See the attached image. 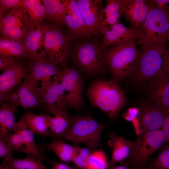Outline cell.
I'll return each mask as SVG.
<instances>
[{
    "label": "cell",
    "mask_w": 169,
    "mask_h": 169,
    "mask_svg": "<svg viewBox=\"0 0 169 169\" xmlns=\"http://www.w3.org/2000/svg\"><path fill=\"white\" fill-rule=\"evenodd\" d=\"M163 69L165 74H169V46L164 53Z\"/></svg>",
    "instance_id": "42"
},
{
    "label": "cell",
    "mask_w": 169,
    "mask_h": 169,
    "mask_svg": "<svg viewBox=\"0 0 169 169\" xmlns=\"http://www.w3.org/2000/svg\"><path fill=\"white\" fill-rule=\"evenodd\" d=\"M10 132L7 138V143L13 151H17L26 154V149L22 137L18 132Z\"/></svg>",
    "instance_id": "34"
},
{
    "label": "cell",
    "mask_w": 169,
    "mask_h": 169,
    "mask_svg": "<svg viewBox=\"0 0 169 169\" xmlns=\"http://www.w3.org/2000/svg\"><path fill=\"white\" fill-rule=\"evenodd\" d=\"M23 8L35 26L41 24L45 18V9L42 0H24Z\"/></svg>",
    "instance_id": "30"
},
{
    "label": "cell",
    "mask_w": 169,
    "mask_h": 169,
    "mask_svg": "<svg viewBox=\"0 0 169 169\" xmlns=\"http://www.w3.org/2000/svg\"><path fill=\"white\" fill-rule=\"evenodd\" d=\"M43 146L49 150L53 151L61 161L66 163L72 162L73 157L78 147L60 140L54 141L44 144Z\"/></svg>",
    "instance_id": "29"
},
{
    "label": "cell",
    "mask_w": 169,
    "mask_h": 169,
    "mask_svg": "<svg viewBox=\"0 0 169 169\" xmlns=\"http://www.w3.org/2000/svg\"><path fill=\"white\" fill-rule=\"evenodd\" d=\"M52 169H78L71 166L66 163L60 162L55 163L52 167Z\"/></svg>",
    "instance_id": "44"
},
{
    "label": "cell",
    "mask_w": 169,
    "mask_h": 169,
    "mask_svg": "<svg viewBox=\"0 0 169 169\" xmlns=\"http://www.w3.org/2000/svg\"><path fill=\"white\" fill-rule=\"evenodd\" d=\"M0 57L28 59V54L22 42L1 37L0 38Z\"/></svg>",
    "instance_id": "27"
},
{
    "label": "cell",
    "mask_w": 169,
    "mask_h": 169,
    "mask_svg": "<svg viewBox=\"0 0 169 169\" xmlns=\"http://www.w3.org/2000/svg\"><path fill=\"white\" fill-rule=\"evenodd\" d=\"M44 46L48 59L64 68L70 54L74 39L62 28L46 23L44 35Z\"/></svg>",
    "instance_id": "6"
},
{
    "label": "cell",
    "mask_w": 169,
    "mask_h": 169,
    "mask_svg": "<svg viewBox=\"0 0 169 169\" xmlns=\"http://www.w3.org/2000/svg\"><path fill=\"white\" fill-rule=\"evenodd\" d=\"M141 46L136 63L128 77L138 85L165 74L163 69L166 49L164 45L147 44Z\"/></svg>",
    "instance_id": "3"
},
{
    "label": "cell",
    "mask_w": 169,
    "mask_h": 169,
    "mask_svg": "<svg viewBox=\"0 0 169 169\" xmlns=\"http://www.w3.org/2000/svg\"><path fill=\"white\" fill-rule=\"evenodd\" d=\"M139 109L141 132L162 128L168 109L161 108L151 101L143 103Z\"/></svg>",
    "instance_id": "14"
},
{
    "label": "cell",
    "mask_w": 169,
    "mask_h": 169,
    "mask_svg": "<svg viewBox=\"0 0 169 169\" xmlns=\"http://www.w3.org/2000/svg\"><path fill=\"white\" fill-rule=\"evenodd\" d=\"M50 116L36 114L30 112L25 113L19 120L22 124L34 134L46 137L52 136L49 128Z\"/></svg>",
    "instance_id": "22"
},
{
    "label": "cell",
    "mask_w": 169,
    "mask_h": 169,
    "mask_svg": "<svg viewBox=\"0 0 169 169\" xmlns=\"http://www.w3.org/2000/svg\"><path fill=\"white\" fill-rule=\"evenodd\" d=\"M100 44L102 50L107 47L131 40L137 41L143 35L140 28L126 27L120 23L112 26L104 34Z\"/></svg>",
    "instance_id": "16"
},
{
    "label": "cell",
    "mask_w": 169,
    "mask_h": 169,
    "mask_svg": "<svg viewBox=\"0 0 169 169\" xmlns=\"http://www.w3.org/2000/svg\"><path fill=\"white\" fill-rule=\"evenodd\" d=\"M0 169H12L3 164L0 165Z\"/></svg>",
    "instance_id": "46"
},
{
    "label": "cell",
    "mask_w": 169,
    "mask_h": 169,
    "mask_svg": "<svg viewBox=\"0 0 169 169\" xmlns=\"http://www.w3.org/2000/svg\"><path fill=\"white\" fill-rule=\"evenodd\" d=\"M108 136L110 138L108 146L113 149L111 159L108 163L109 166H112L129 156L133 141L118 136L113 131L110 132Z\"/></svg>",
    "instance_id": "23"
},
{
    "label": "cell",
    "mask_w": 169,
    "mask_h": 169,
    "mask_svg": "<svg viewBox=\"0 0 169 169\" xmlns=\"http://www.w3.org/2000/svg\"><path fill=\"white\" fill-rule=\"evenodd\" d=\"M59 83L63 86L68 108L79 111L83 105L84 81L80 71L74 67L64 68L59 76Z\"/></svg>",
    "instance_id": "10"
},
{
    "label": "cell",
    "mask_w": 169,
    "mask_h": 169,
    "mask_svg": "<svg viewBox=\"0 0 169 169\" xmlns=\"http://www.w3.org/2000/svg\"><path fill=\"white\" fill-rule=\"evenodd\" d=\"M27 69L21 61L8 68L0 75V101L5 102L6 95L27 75Z\"/></svg>",
    "instance_id": "19"
},
{
    "label": "cell",
    "mask_w": 169,
    "mask_h": 169,
    "mask_svg": "<svg viewBox=\"0 0 169 169\" xmlns=\"http://www.w3.org/2000/svg\"><path fill=\"white\" fill-rule=\"evenodd\" d=\"M18 89L20 99L19 105L23 108L32 110L42 104L40 84L29 74Z\"/></svg>",
    "instance_id": "20"
},
{
    "label": "cell",
    "mask_w": 169,
    "mask_h": 169,
    "mask_svg": "<svg viewBox=\"0 0 169 169\" xmlns=\"http://www.w3.org/2000/svg\"><path fill=\"white\" fill-rule=\"evenodd\" d=\"M162 129L166 135L167 141H169V108L167 110V113Z\"/></svg>",
    "instance_id": "43"
},
{
    "label": "cell",
    "mask_w": 169,
    "mask_h": 169,
    "mask_svg": "<svg viewBox=\"0 0 169 169\" xmlns=\"http://www.w3.org/2000/svg\"><path fill=\"white\" fill-rule=\"evenodd\" d=\"M87 95L92 105L105 112L111 119L116 116L125 102L124 91L112 80H95L88 89Z\"/></svg>",
    "instance_id": "2"
},
{
    "label": "cell",
    "mask_w": 169,
    "mask_h": 169,
    "mask_svg": "<svg viewBox=\"0 0 169 169\" xmlns=\"http://www.w3.org/2000/svg\"><path fill=\"white\" fill-rule=\"evenodd\" d=\"M148 3L151 5L156 7L160 8L166 9L169 6V0H147Z\"/></svg>",
    "instance_id": "41"
},
{
    "label": "cell",
    "mask_w": 169,
    "mask_h": 169,
    "mask_svg": "<svg viewBox=\"0 0 169 169\" xmlns=\"http://www.w3.org/2000/svg\"><path fill=\"white\" fill-rule=\"evenodd\" d=\"M77 151L74 155L72 161L78 169H87V160L86 158L79 154Z\"/></svg>",
    "instance_id": "37"
},
{
    "label": "cell",
    "mask_w": 169,
    "mask_h": 169,
    "mask_svg": "<svg viewBox=\"0 0 169 169\" xmlns=\"http://www.w3.org/2000/svg\"><path fill=\"white\" fill-rule=\"evenodd\" d=\"M168 14H169V8H168ZM167 39L168 42L169 43V30L168 31V32L167 34Z\"/></svg>",
    "instance_id": "47"
},
{
    "label": "cell",
    "mask_w": 169,
    "mask_h": 169,
    "mask_svg": "<svg viewBox=\"0 0 169 169\" xmlns=\"http://www.w3.org/2000/svg\"><path fill=\"white\" fill-rule=\"evenodd\" d=\"M119 12L128 20L131 27L139 28L148 13L150 6L147 0H120Z\"/></svg>",
    "instance_id": "17"
},
{
    "label": "cell",
    "mask_w": 169,
    "mask_h": 169,
    "mask_svg": "<svg viewBox=\"0 0 169 169\" xmlns=\"http://www.w3.org/2000/svg\"><path fill=\"white\" fill-rule=\"evenodd\" d=\"M71 118L70 125L64 139L84 144L90 150L101 147V136L106 125L97 121L89 114Z\"/></svg>",
    "instance_id": "5"
},
{
    "label": "cell",
    "mask_w": 169,
    "mask_h": 169,
    "mask_svg": "<svg viewBox=\"0 0 169 169\" xmlns=\"http://www.w3.org/2000/svg\"><path fill=\"white\" fill-rule=\"evenodd\" d=\"M148 169L145 168H143V169Z\"/></svg>",
    "instance_id": "49"
},
{
    "label": "cell",
    "mask_w": 169,
    "mask_h": 169,
    "mask_svg": "<svg viewBox=\"0 0 169 169\" xmlns=\"http://www.w3.org/2000/svg\"><path fill=\"white\" fill-rule=\"evenodd\" d=\"M120 8V0H107L104 8L105 15L119 12Z\"/></svg>",
    "instance_id": "36"
},
{
    "label": "cell",
    "mask_w": 169,
    "mask_h": 169,
    "mask_svg": "<svg viewBox=\"0 0 169 169\" xmlns=\"http://www.w3.org/2000/svg\"><path fill=\"white\" fill-rule=\"evenodd\" d=\"M79 39L70 54L78 70L89 76L104 74L109 69L98 39Z\"/></svg>",
    "instance_id": "1"
},
{
    "label": "cell",
    "mask_w": 169,
    "mask_h": 169,
    "mask_svg": "<svg viewBox=\"0 0 169 169\" xmlns=\"http://www.w3.org/2000/svg\"><path fill=\"white\" fill-rule=\"evenodd\" d=\"M22 59L13 57L0 58V70L3 71L8 68L21 61Z\"/></svg>",
    "instance_id": "40"
},
{
    "label": "cell",
    "mask_w": 169,
    "mask_h": 169,
    "mask_svg": "<svg viewBox=\"0 0 169 169\" xmlns=\"http://www.w3.org/2000/svg\"><path fill=\"white\" fill-rule=\"evenodd\" d=\"M25 66L27 72H29V75L38 81L52 76L54 78L58 76L63 70L59 65L50 60L47 56L28 61Z\"/></svg>",
    "instance_id": "21"
},
{
    "label": "cell",
    "mask_w": 169,
    "mask_h": 169,
    "mask_svg": "<svg viewBox=\"0 0 169 169\" xmlns=\"http://www.w3.org/2000/svg\"><path fill=\"white\" fill-rule=\"evenodd\" d=\"M13 131L18 132L22 136L26 147L27 156L42 161L47 158L41 154L34 139V134L26 128L19 120L16 122Z\"/></svg>",
    "instance_id": "26"
},
{
    "label": "cell",
    "mask_w": 169,
    "mask_h": 169,
    "mask_svg": "<svg viewBox=\"0 0 169 169\" xmlns=\"http://www.w3.org/2000/svg\"><path fill=\"white\" fill-rule=\"evenodd\" d=\"M149 5L148 14L140 27L143 35L136 43L164 45L169 30V7L165 9Z\"/></svg>",
    "instance_id": "7"
},
{
    "label": "cell",
    "mask_w": 169,
    "mask_h": 169,
    "mask_svg": "<svg viewBox=\"0 0 169 169\" xmlns=\"http://www.w3.org/2000/svg\"><path fill=\"white\" fill-rule=\"evenodd\" d=\"M87 30L93 38L98 39L105 17L101 0H76Z\"/></svg>",
    "instance_id": "11"
},
{
    "label": "cell",
    "mask_w": 169,
    "mask_h": 169,
    "mask_svg": "<svg viewBox=\"0 0 169 169\" xmlns=\"http://www.w3.org/2000/svg\"><path fill=\"white\" fill-rule=\"evenodd\" d=\"M35 26L23 8L13 9L0 20V37L22 42L28 31Z\"/></svg>",
    "instance_id": "9"
},
{
    "label": "cell",
    "mask_w": 169,
    "mask_h": 169,
    "mask_svg": "<svg viewBox=\"0 0 169 169\" xmlns=\"http://www.w3.org/2000/svg\"><path fill=\"white\" fill-rule=\"evenodd\" d=\"M138 86L151 101L163 109L169 108V74Z\"/></svg>",
    "instance_id": "15"
},
{
    "label": "cell",
    "mask_w": 169,
    "mask_h": 169,
    "mask_svg": "<svg viewBox=\"0 0 169 169\" xmlns=\"http://www.w3.org/2000/svg\"><path fill=\"white\" fill-rule=\"evenodd\" d=\"M46 23L37 25L32 28L22 42L28 54V61L47 56L44 46V38Z\"/></svg>",
    "instance_id": "18"
},
{
    "label": "cell",
    "mask_w": 169,
    "mask_h": 169,
    "mask_svg": "<svg viewBox=\"0 0 169 169\" xmlns=\"http://www.w3.org/2000/svg\"><path fill=\"white\" fill-rule=\"evenodd\" d=\"M114 169H129L125 166H120L112 167Z\"/></svg>",
    "instance_id": "45"
},
{
    "label": "cell",
    "mask_w": 169,
    "mask_h": 169,
    "mask_svg": "<svg viewBox=\"0 0 169 169\" xmlns=\"http://www.w3.org/2000/svg\"><path fill=\"white\" fill-rule=\"evenodd\" d=\"M161 147L152 165L153 169H169V141L166 142Z\"/></svg>",
    "instance_id": "33"
},
{
    "label": "cell",
    "mask_w": 169,
    "mask_h": 169,
    "mask_svg": "<svg viewBox=\"0 0 169 169\" xmlns=\"http://www.w3.org/2000/svg\"><path fill=\"white\" fill-rule=\"evenodd\" d=\"M13 151L7 143L0 140V157L3 160H6L12 157Z\"/></svg>",
    "instance_id": "39"
},
{
    "label": "cell",
    "mask_w": 169,
    "mask_h": 169,
    "mask_svg": "<svg viewBox=\"0 0 169 169\" xmlns=\"http://www.w3.org/2000/svg\"><path fill=\"white\" fill-rule=\"evenodd\" d=\"M16 107L6 102L3 103L0 108V137L7 138L11 131H13L16 122L14 111Z\"/></svg>",
    "instance_id": "28"
},
{
    "label": "cell",
    "mask_w": 169,
    "mask_h": 169,
    "mask_svg": "<svg viewBox=\"0 0 169 169\" xmlns=\"http://www.w3.org/2000/svg\"><path fill=\"white\" fill-rule=\"evenodd\" d=\"M167 141L166 135L162 128L141 132L133 141L129 156L131 161L136 166L142 165Z\"/></svg>",
    "instance_id": "8"
},
{
    "label": "cell",
    "mask_w": 169,
    "mask_h": 169,
    "mask_svg": "<svg viewBox=\"0 0 169 169\" xmlns=\"http://www.w3.org/2000/svg\"><path fill=\"white\" fill-rule=\"evenodd\" d=\"M3 164L12 169H47L41 161L28 156L19 159L12 157L3 160Z\"/></svg>",
    "instance_id": "31"
},
{
    "label": "cell",
    "mask_w": 169,
    "mask_h": 169,
    "mask_svg": "<svg viewBox=\"0 0 169 169\" xmlns=\"http://www.w3.org/2000/svg\"><path fill=\"white\" fill-rule=\"evenodd\" d=\"M45 18L49 23L60 27L65 25L66 11L62 0H43Z\"/></svg>",
    "instance_id": "25"
},
{
    "label": "cell",
    "mask_w": 169,
    "mask_h": 169,
    "mask_svg": "<svg viewBox=\"0 0 169 169\" xmlns=\"http://www.w3.org/2000/svg\"><path fill=\"white\" fill-rule=\"evenodd\" d=\"M20 100L18 89L17 88L7 94L5 98V102L16 107L19 105Z\"/></svg>",
    "instance_id": "38"
},
{
    "label": "cell",
    "mask_w": 169,
    "mask_h": 169,
    "mask_svg": "<svg viewBox=\"0 0 169 169\" xmlns=\"http://www.w3.org/2000/svg\"><path fill=\"white\" fill-rule=\"evenodd\" d=\"M46 110L53 114L50 117L49 128L52 136L55 139L63 138L67 134L70 125L71 120L68 116L67 112L59 111L53 107H49Z\"/></svg>",
    "instance_id": "24"
},
{
    "label": "cell",
    "mask_w": 169,
    "mask_h": 169,
    "mask_svg": "<svg viewBox=\"0 0 169 169\" xmlns=\"http://www.w3.org/2000/svg\"><path fill=\"white\" fill-rule=\"evenodd\" d=\"M135 40H131L107 48L104 51L112 81L117 83L128 78L135 66L139 50Z\"/></svg>",
    "instance_id": "4"
},
{
    "label": "cell",
    "mask_w": 169,
    "mask_h": 169,
    "mask_svg": "<svg viewBox=\"0 0 169 169\" xmlns=\"http://www.w3.org/2000/svg\"><path fill=\"white\" fill-rule=\"evenodd\" d=\"M110 169H114L112 167L110 168Z\"/></svg>",
    "instance_id": "48"
},
{
    "label": "cell",
    "mask_w": 169,
    "mask_h": 169,
    "mask_svg": "<svg viewBox=\"0 0 169 169\" xmlns=\"http://www.w3.org/2000/svg\"><path fill=\"white\" fill-rule=\"evenodd\" d=\"M24 0H0V12L5 14L13 9L22 8Z\"/></svg>",
    "instance_id": "35"
},
{
    "label": "cell",
    "mask_w": 169,
    "mask_h": 169,
    "mask_svg": "<svg viewBox=\"0 0 169 169\" xmlns=\"http://www.w3.org/2000/svg\"><path fill=\"white\" fill-rule=\"evenodd\" d=\"M66 15L67 33L74 39L93 38L88 33L76 0H62Z\"/></svg>",
    "instance_id": "13"
},
{
    "label": "cell",
    "mask_w": 169,
    "mask_h": 169,
    "mask_svg": "<svg viewBox=\"0 0 169 169\" xmlns=\"http://www.w3.org/2000/svg\"><path fill=\"white\" fill-rule=\"evenodd\" d=\"M51 80L50 77L44 78L40 84L42 106L53 107L59 111L67 112L68 103L63 86L59 82Z\"/></svg>",
    "instance_id": "12"
},
{
    "label": "cell",
    "mask_w": 169,
    "mask_h": 169,
    "mask_svg": "<svg viewBox=\"0 0 169 169\" xmlns=\"http://www.w3.org/2000/svg\"><path fill=\"white\" fill-rule=\"evenodd\" d=\"M107 158L101 150L91 152L87 160V169H107L109 166Z\"/></svg>",
    "instance_id": "32"
}]
</instances>
